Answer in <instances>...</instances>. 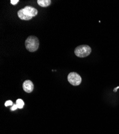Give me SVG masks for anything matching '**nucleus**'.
Returning <instances> with one entry per match:
<instances>
[{"label": "nucleus", "instance_id": "obj_1", "mask_svg": "<svg viewBox=\"0 0 119 134\" xmlns=\"http://www.w3.org/2000/svg\"><path fill=\"white\" fill-rule=\"evenodd\" d=\"M38 14L36 9L30 7L26 6L23 9H21L18 12V16L21 20H29L32 18L36 16Z\"/></svg>", "mask_w": 119, "mask_h": 134}, {"label": "nucleus", "instance_id": "obj_2", "mask_svg": "<svg viewBox=\"0 0 119 134\" xmlns=\"http://www.w3.org/2000/svg\"><path fill=\"white\" fill-rule=\"evenodd\" d=\"M25 47L30 52H34L37 50L39 47V40L35 36L28 37L25 41Z\"/></svg>", "mask_w": 119, "mask_h": 134}, {"label": "nucleus", "instance_id": "obj_3", "mask_svg": "<svg viewBox=\"0 0 119 134\" xmlns=\"http://www.w3.org/2000/svg\"><path fill=\"white\" fill-rule=\"evenodd\" d=\"M91 52V47L86 44L79 46L75 49L74 53L79 58H85L89 56Z\"/></svg>", "mask_w": 119, "mask_h": 134}, {"label": "nucleus", "instance_id": "obj_4", "mask_svg": "<svg viewBox=\"0 0 119 134\" xmlns=\"http://www.w3.org/2000/svg\"><path fill=\"white\" fill-rule=\"evenodd\" d=\"M67 80L69 83L74 86L79 85L82 81L80 75L75 72H72L68 74Z\"/></svg>", "mask_w": 119, "mask_h": 134}, {"label": "nucleus", "instance_id": "obj_5", "mask_svg": "<svg viewBox=\"0 0 119 134\" xmlns=\"http://www.w3.org/2000/svg\"><path fill=\"white\" fill-rule=\"evenodd\" d=\"M23 90L27 93H30L34 89V84L30 80L25 81L23 85Z\"/></svg>", "mask_w": 119, "mask_h": 134}, {"label": "nucleus", "instance_id": "obj_6", "mask_svg": "<svg viewBox=\"0 0 119 134\" xmlns=\"http://www.w3.org/2000/svg\"><path fill=\"white\" fill-rule=\"evenodd\" d=\"M37 2L42 7H47L50 5L51 1L50 0H37Z\"/></svg>", "mask_w": 119, "mask_h": 134}, {"label": "nucleus", "instance_id": "obj_7", "mask_svg": "<svg viewBox=\"0 0 119 134\" xmlns=\"http://www.w3.org/2000/svg\"><path fill=\"white\" fill-rule=\"evenodd\" d=\"M16 105L18 108L21 109L23 108V107L24 106V103L22 99H18L17 100V101H16Z\"/></svg>", "mask_w": 119, "mask_h": 134}, {"label": "nucleus", "instance_id": "obj_8", "mask_svg": "<svg viewBox=\"0 0 119 134\" xmlns=\"http://www.w3.org/2000/svg\"><path fill=\"white\" fill-rule=\"evenodd\" d=\"M12 105H13V103L12 101H11V100H8V101H7L5 103V106L6 107L9 106H11Z\"/></svg>", "mask_w": 119, "mask_h": 134}, {"label": "nucleus", "instance_id": "obj_9", "mask_svg": "<svg viewBox=\"0 0 119 134\" xmlns=\"http://www.w3.org/2000/svg\"><path fill=\"white\" fill-rule=\"evenodd\" d=\"M18 2H19V0H11V3L13 5H15L17 4Z\"/></svg>", "mask_w": 119, "mask_h": 134}, {"label": "nucleus", "instance_id": "obj_10", "mask_svg": "<svg viewBox=\"0 0 119 134\" xmlns=\"http://www.w3.org/2000/svg\"><path fill=\"white\" fill-rule=\"evenodd\" d=\"M17 108H18V107H17V105H16V104H14V105H13L12 107L11 108V110L14 111V110H16Z\"/></svg>", "mask_w": 119, "mask_h": 134}]
</instances>
